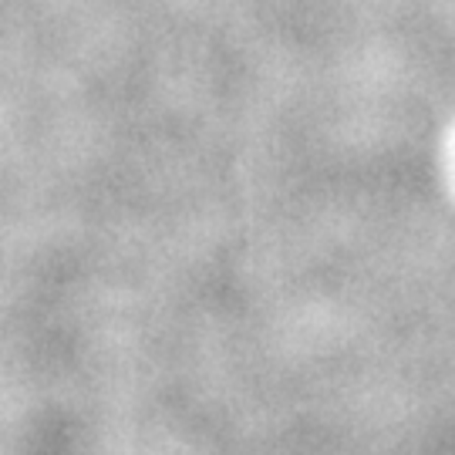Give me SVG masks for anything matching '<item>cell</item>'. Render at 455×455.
<instances>
[]
</instances>
